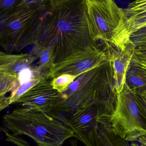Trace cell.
<instances>
[{"label":"cell","mask_w":146,"mask_h":146,"mask_svg":"<svg viewBox=\"0 0 146 146\" xmlns=\"http://www.w3.org/2000/svg\"><path fill=\"white\" fill-rule=\"evenodd\" d=\"M145 136L146 137V135H145Z\"/></svg>","instance_id":"26"},{"label":"cell","mask_w":146,"mask_h":146,"mask_svg":"<svg viewBox=\"0 0 146 146\" xmlns=\"http://www.w3.org/2000/svg\"><path fill=\"white\" fill-rule=\"evenodd\" d=\"M48 3L36 47L52 51L56 64L94 44L89 34L84 1H51Z\"/></svg>","instance_id":"1"},{"label":"cell","mask_w":146,"mask_h":146,"mask_svg":"<svg viewBox=\"0 0 146 146\" xmlns=\"http://www.w3.org/2000/svg\"><path fill=\"white\" fill-rule=\"evenodd\" d=\"M129 41L135 51H146V26L134 32L131 36Z\"/></svg>","instance_id":"17"},{"label":"cell","mask_w":146,"mask_h":146,"mask_svg":"<svg viewBox=\"0 0 146 146\" xmlns=\"http://www.w3.org/2000/svg\"><path fill=\"white\" fill-rule=\"evenodd\" d=\"M108 58L106 46L104 49H101L95 43L91 44L54 64L45 76L48 79H52L62 74H67L77 78L100 66Z\"/></svg>","instance_id":"7"},{"label":"cell","mask_w":146,"mask_h":146,"mask_svg":"<svg viewBox=\"0 0 146 146\" xmlns=\"http://www.w3.org/2000/svg\"><path fill=\"white\" fill-rule=\"evenodd\" d=\"M89 34L94 42L111 44L115 31L123 16V9L112 0L84 1Z\"/></svg>","instance_id":"5"},{"label":"cell","mask_w":146,"mask_h":146,"mask_svg":"<svg viewBox=\"0 0 146 146\" xmlns=\"http://www.w3.org/2000/svg\"><path fill=\"white\" fill-rule=\"evenodd\" d=\"M44 76H36L33 78L30 82L20 85L11 92L8 98L9 106L17 103L20 97L29 91L31 88L36 85Z\"/></svg>","instance_id":"15"},{"label":"cell","mask_w":146,"mask_h":146,"mask_svg":"<svg viewBox=\"0 0 146 146\" xmlns=\"http://www.w3.org/2000/svg\"><path fill=\"white\" fill-rule=\"evenodd\" d=\"M125 84L132 92L142 94L146 90V70L131 64L126 73Z\"/></svg>","instance_id":"14"},{"label":"cell","mask_w":146,"mask_h":146,"mask_svg":"<svg viewBox=\"0 0 146 146\" xmlns=\"http://www.w3.org/2000/svg\"><path fill=\"white\" fill-rule=\"evenodd\" d=\"M91 146H131L127 141L100 124Z\"/></svg>","instance_id":"13"},{"label":"cell","mask_w":146,"mask_h":146,"mask_svg":"<svg viewBox=\"0 0 146 146\" xmlns=\"http://www.w3.org/2000/svg\"><path fill=\"white\" fill-rule=\"evenodd\" d=\"M48 5L44 1H18L10 11L1 14V46L18 52L35 44Z\"/></svg>","instance_id":"4"},{"label":"cell","mask_w":146,"mask_h":146,"mask_svg":"<svg viewBox=\"0 0 146 146\" xmlns=\"http://www.w3.org/2000/svg\"><path fill=\"white\" fill-rule=\"evenodd\" d=\"M132 93L138 106L141 118L146 128V99L140 94L132 92Z\"/></svg>","instance_id":"20"},{"label":"cell","mask_w":146,"mask_h":146,"mask_svg":"<svg viewBox=\"0 0 146 146\" xmlns=\"http://www.w3.org/2000/svg\"><path fill=\"white\" fill-rule=\"evenodd\" d=\"M131 64L146 70V51L134 50Z\"/></svg>","instance_id":"22"},{"label":"cell","mask_w":146,"mask_h":146,"mask_svg":"<svg viewBox=\"0 0 146 146\" xmlns=\"http://www.w3.org/2000/svg\"><path fill=\"white\" fill-rule=\"evenodd\" d=\"M138 141L140 144L135 142L132 143L131 146H146V137L144 136L141 137L139 138Z\"/></svg>","instance_id":"24"},{"label":"cell","mask_w":146,"mask_h":146,"mask_svg":"<svg viewBox=\"0 0 146 146\" xmlns=\"http://www.w3.org/2000/svg\"><path fill=\"white\" fill-rule=\"evenodd\" d=\"M105 46L108 56L111 62L114 86L118 94L125 84L126 73L131 64L135 48L131 43L127 45L123 50L117 49L110 44H106Z\"/></svg>","instance_id":"11"},{"label":"cell","mask_w":146,"mask_h":146,"mask_svg":"<svg viewBox=\"0 0 146 146\" xmlns=\"http://www.w3.org/2000/svg\"><path fill=\"white\" fill-rule=\"evenodd\" d=\"M141 95L142 96H143L144 98H145V99H146V90L145 92H143L142 94H141Z\"/></svg>","instance_id":"25"},{"label":"cell","mask_w":146,"mask_h":146,"mask_svg":"<svg viewBox=\"0 0 146 146\" xmlns=\"http://www.w3.org/2000/svg\"><path fill=\"white\" fill-rule=\"evenodd\" d=\"M20 86L17 79L6 76H0V96H5L9 92Z\"/></svg>","instance_id":"18"},{"label":"cell","mask_w":146,"mask_h":146,"mask_svg":"<svg viewBox=\"0 0 146 146\" xmlns=\"http://www.w3.org/2000/svg\"><path fill=\"white\" fill-rule=\"evenodd\" d=\"M76 78L75 76L70 74H62L52 79L51 84L54 90L61 94L66 91Z\"/></svg>","instance_id":"16"},{"label":"cell","mask_w":146,"mask_h":146,"mask_svg":"<svg viewBox=\"0 0 146 146\" xmlns=\"http://www.w3.org/2000/svg\"><path fill=\"white\" fill-rule=\"evenodd\" d=\"M4 129L14 136L26 135L37 146H62L76 137L74 131L49 113L20 107L5 114Z\"/></svg>","instance_id":"3"},{"label":"cell","mask_w":146,"mask_h":146,"mask_svg":"<svg viewBox=\"0 0 146 146\" xmlns=\"http://www.w3.org/2000/svg\"><path fill=\"white\" fill-rule=\"evenodd\" d=\"M18 1L1 0L0 1L1 14H4L10 11L16 5Z\"/></svg>","instance_id":"23"},{"label":"cell","mask_w":146,"mask_h":146,"mask_svg":"<svg viewBox=\"0 0 146 146\" xmlns=\"http://www.w3.org/2000/svg\"><path fill=\"white\" fill-rule=\"evenodd\" d=\"M4 133L5 136L7 141L14 144L17 146H32L25 139L18 136H14L11 132L7 130H5ZM70 146H78L76 141L72 139L70 142Z\"/></svg>","instance_id":"19"},{"label":"cell","mask_w":146,"mask_h":146,"mask_svg":"<svg viewBox=\"0 0 146 146\" xmlns=\"http://www.w3.org/2000/svg\"><path fill=\"white\" fill-rule=\"evenodd\" d=\"M105 126L128 142L138 141L140 137L146 135V128L138 106L126 84L117 94L115 110L107 125Z\"/></svg>","instance_id":"6"},{"label":"cell","mask_w":146,"mask_h":146,"mask_svg":"<svg viewBox=\"0 0 146 146\" xmlns=\"http://www.w3.org/2000/svg\"><path fill=\"white\" fill-rule=\"evenodd\" d=\"M112 114L105 106L93 103L62 122L74 131L76 138L85 146H90L100 124L107 125Z\"/></svg>","instance_id":"8"},{"label":"cell","mask_w":146,"mask_h":146,"mask_svg":"<svg viewBox=\"0 0 146 146\" xmlns=\"http://www.w3.org/2000/svg\"><path fill=\"white\" fill-rule=\"evenodd\" d=\"M36 76H41L36 74L35 68H27L22 70L19 73L18 76V80L20 85H23L32 80Z\"/></svg>","instance_id":"21"},{"label":"cell","mask_w":146,"mask_h":146,"mask_svg":"<svg viewBox=\"0 0 146 146\" xmlns=\"http://www.w3.org/2000/svg\"><path fill=\"white\" fill-rule=\"evenodd\" d=\"M50 79L45 76L26 93L23 95L17 103L22 106L49 113L54 101L60 93L53 88Z\"/></svg>","instance_id":"10"},{"label":"cell","mask_w":146,"mask_h":146,"mask_svg":"<svg viewBox=\"0 0 146 146\" xmlns=\"http://www.w3.org/2000/svg\"><path fill=\"white\" fill-rule=\"evenodd\" d=\"M35 55L22 54H0V76H6L18 80L19 75L23 70L31 68V64L37 59Z\"/></svg>","instance_id":"12"},{"label":"cell","mask_w":146,"mask_h":146,"mask_svg":"<svg viewBox=\"0 0 146 146\" xmlns=\"http://www.w3.org/2000/svg\"><path fill=\"white\" fill-rule=\"evenodd\" d=\"M77 78L54 101L49 114L62 121L93 103L103 105L113 113L117 94L114 86L113 69L108 57L100 66Z\"/></svg>","instance_id":"2"},{"label":"cell","mask_w":146,"mask_h":146,"mask_svg":"<svg viewBox=\"0 0 146 146\" xmlns=\"http://www.w3.org/2000/svg\"><path fill=\"white\" fill-rule=\"evenodd\" d=\"M123 11L122 20L115 31L111 44L122 50L130 44L131 35L146 26V0L131 2Z\"/></svg>","instance_id":"9"}]
</instances>
